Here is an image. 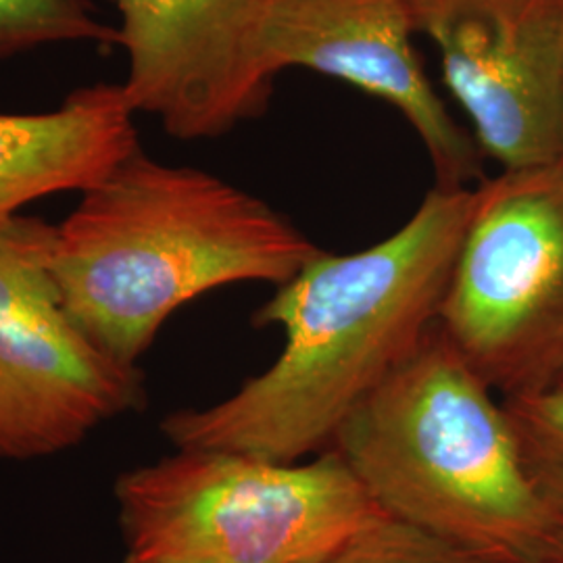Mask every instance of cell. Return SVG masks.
Returning a JSON list of instances; mask_svg holds the SVG:
<instances>
[{
    "instance_id": "5b68a950",
    "label": "cell",
    "mask_w": 563,
    "mask_h": 563,
    "mask_svg": "<svg viewBox=\"0 0 563 563\" xmlns=\"http://www.w3.org/2000/svg\"><path fill=\"white\" fill-rule=\"evenodd\" d=\"M437 323L504 399L563 388V159L474 186Z\"/></svg>"
},
{
    "instance_id": "277c9868",
    "label": "cell",
    "mask_w": 563,
    "mask_h": 563,
    "mask_svg": "<svg viewBox=\"0 0 563 563\" xmlns=\"http://www.w3.org/2000/svg\"><path fill=\"white\" fill-rule=\"evenodd\" d=\"M115 497L128 555L157 563H320L384 516L334 449L302 465L180 449Z\"/></svg>"
},
{
    "instance_id": "8992f818",
    "label": "cell",
    "mask_w": 563,
    "mask_h": 563,
    "mask_svg": "<svg viewBox=\"0 0 563 563\" xmlns=\"http://www.w3.org/2000/svg\"><path fill=\"white\" fill-rule=\"evenodd\" d=\"M55 225L0 230V460L63 451L141 401L136 367L109 357L60 305Z\"/></svg>"
},
{
    "instance_id": "ba28073f",
    "label": "cell",
    "mask_w": 563,
    "mask_h": 563,
    "mask_svg": "<svg viewBox=\"0 0 563 563\" xmlns=\"http://www.w3.org/2000/svg\"><path fill=\"white\" fill-rule=\"evenodd\" d=\"M111 2L128 55L121 90L169 136L216 139L267 109L276 78L265 46L272 0Z\"/></svg>"
},
{
    "instance_id": "3957f363",
    "label": "cell",
    "mask_w": 563,
    "mask_h": 563,
    "mask_svg": "<svg viewBox=\"0 0 563 563\" xmlns=\"http://www.w3.org/2000/svg\"><path fill=\"white\" fill-rule=\"evenodd\" d=\"M330 449L388 518L488 563L563 558L562 528L526 472L504 401L439 323Z\"/></svg>"
},
{
    "instance_id": "8fae6325",
    "label": "cell",
    "mask_w": 563,
    "mask_h": 563,
    "mask_svg": "<svg viewBox=\"0 0 563 563\" xmlns=\"http://www.w3.org/2000/svg\"><path fill=\"white\" fill-rule=\"evenodd\" d=\"M63 42L118 44L90 0H0V60Z\"/></svg>"
},
{
    "instance_id": "7a4b0ae2",
    "label": "cell",
    "mask_w": 563,
    "mask_h": 563,
    "mask_svg": "<svg viewBox=\"0 0 563 563\" xmlns=\"http://www.w3.org/2000/svg\"><path fill=\"white\" fill-rule=\"evenodd\" d=\"M81 195L55 225L53 278L74 323L130 367L181 305L241 282L282 286L322 253L262 199L142 148Z\"/></svg>"
},
{
    "instance_id": "30bf717a",
    "label": "cell",
    "mask_w": 563,
    "mask_h": 563,
    "mask_svg": "<svg viewBox=\"0 0 563 563\" xmlns=\"http://www.w3.org/2000/svg\"><path fill=\"white\" fill-rule=\"evenodd\" d=\"M121 84L74 90L44 113H0V230L44 197L88 190L141 148Z\"/></svg>"
},
{
    "instance_id": "7c38bea8",
    "label": "cell",
    "mask_w": 563,
    "mask_h": 563,
    "mask_svg": "<svg viewBox=\"0 0 563 563\" xmlns=\"http://www.w3.org/2000/svg\"><path fill=\"white\" fill-rule=\"evenodd\" d=\"M504 405L526 472L563 532V388Z\"/></svg>"
},
{
    "instance_id": "9c48e42d",
    "label": "cell",
    "mask_w": 563,
    "mask_h": 563,
    "mask_svg": "<svg viewBox=\"0 0 563 563\" xmlns=\"http://www.w3.org/2000/svg\"><path fill=\"white\" fill-rule=\"evenodd\" d=\"M413 34L405 0H272L265 46L276 74L311 69L393 104L423 142L437 188L481 184V148L437 97Z\"/></svg>"
},
{
    "instance_id": "4fadbf2b",
    "label": "cell",
    "mask_w": 563,
    "mask_h": 563,
    "mask_svg": "<svg viewBox=\"0 0 563 563\" xmlns=\"http://www.w3.org/2000/svg\"><path fill=\"white\" fill-rule=\"evenodd\" d=\"M320 563H488L455 544L383 516Z\"/></svg>"
},
{
    "instance_id": "5bb4252c",
    "label": "cell",
    "mask_w": 563,
    "mask_h": 563,
    "mask_svg": "<svg viewBox=\"0 0 563 563\" xmlns=\"http://www.w3.org/2000/svg\"><path fill=\"white\" fill-rule=\"evenodd\" d=\"M123 563H157V562H146V560H141V558H134V555H128L125 558V562Z\"/></svg>"
},
{
    "instance_id": "9a60e30c",
    "label": "cell",
    "mask_w": 563,
    "mask_h": 563,
    "mask_svg": "<svg viewBox=\"0 0 563 563\" xmlns=\"http://www.w3.org/2000/svg\"><path fill=\"white\" fill-rule=\"evenodd\" d=\"M547 563H563V558H562V560H553V562H547Z\"/></svg>"
},
{
    "instance_id": "6da1fadb",
    "label": "cell",
    "mask_w": 563,
    "mask_h": 563,
    "mask_svg": "<svg viewBox=\"0 0 563 563\" xmlns=\"http://www.w3.org/2000/svg\"><path fill=\"white\" fill-rule=\"evenodd\" d=\"M472 205L474 188L434 186L388 239L351 255L322 251L255 316L284 330L280 357L230 399L169 416L167 439L280 463L330 449L439 322Z\"/></svg>"
},
{
    "instance_id": "52a82bcc",
    "label": "cell",
    "mask_w": 563,
    "mask_h": 563,
    "mask_svg": "<svg viewBox=\"0 0 563 563\" xmlns=\"http://www.w3.org/2000/svg\"><path fill=\"white\" fill-rule=\"evenodd\" d=\"M437 44L481 153L504 169L563 159V0H405Z\"/></svg>"
}]
</instances>
